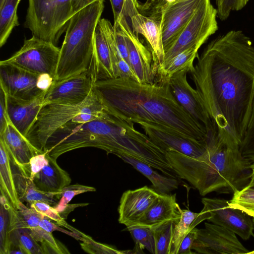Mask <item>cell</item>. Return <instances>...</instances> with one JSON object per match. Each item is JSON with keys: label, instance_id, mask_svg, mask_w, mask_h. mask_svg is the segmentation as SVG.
Returning <instances> with one entry per match:
<instances>
[{"label": "cell", "instance_id": "cell-1", "mask_svg": "<svg viewBox=\"0 0 254 254\" xmlns=\"http://www.w3.org/2000/svg\"><path fill=\"white\" fill-rule=\"evenodd\" d=\"M190 72L223 142L240 148L254 99V47L241 30L212 40Z\"/></svg>", "mask_w": 254, "mask_h": 254}, {"label": "cell", "instance_id": "cell-2", "mask_svg": "<svg viewBox=\"0 0 254 254\" xmlns=\"http://www.w3.org/2000/svg\"><path fill=\"white\" fill-rule=\"evenodd\" d=\"M93 89L110 115L134 125L157 126L194 142L207 144L209 133L178 102L168 80L142 83L126 78L96 81Z\"/></svg>", "mask_w": 254, "mask_h": 254}, {"label": "cell", "instance_id": "cell-3", "mask_svg": "<svg viewBox=\"0 0 254 254\" xmlns=\"http://www.w3.org/2000/svg\"><path fill=\"white\" fill-rule=\"evenodd\" d=\"M166 156L177 176L188 182L201 196L212 192L233 194L247 186L252 175V163L239 148L223 141L216 126L200 156L191 157L172 150L166 151Z\"/></svg>", "mask_w": 254, "mask_h": 254}, {"label": "cell", "instance_id": "cell-4", "mask_svg": "<svg viewBox=\"0 0 254 254\" xmlns=\"http://www.w3.org/2000/svg\"><path fill=\"white\" fill-rule=\"evenodd\" d=\"M104 0H96L70 19L54 80L89 71L93 55L94 34L104 10Z\"/></svg>", "mask_w": 254, "mask_h": 254}, {"label": "cell", "instance_id": "cell-5", "mask_svg": "<svg viewBox=\"0 0 254 254\" xmlns=\"http://www.w3.org/2000/svg\"><path fill=\"white\" fill-rule=\"evenodd\" d=\"M96 0H28L25 27L56 45L71 18Z\"/></svg>", "mask_w": 254, "mask_h": 254}, {"label": "cell", "instance_id": "cell-6", "mask_svg": "<svg viewBox=\"0 0 254 254\" xmlns=\"http://www.w3.org/2000/svg\"><path fill=\"white\" fill-rule=\"evenodd\" d=\"M105 108L93 88L87 98L76 104H50L43 106L26 138L39 151L44 152L46 142L58 129L73 122L86 112H103Z\"/></svg>", "mask_w": 254, "mask_h": 254}, {"label": "cell", "instance_id": "cell-7", "mask_svg": "<svg viewBox=\"0 0 254 254\" xmlns=\"http://www.w3.org/2000/svg\"><path fill=\"white\" fill-rule=\"evenodd\" d=\"M217 9L210 0H202L191 18L173 42L165 50L163 63L157 71L165 68L178 54L192 47H200L214 34L218 27Z\"/></svg>", "mask_w": 254, "mask_h": 254}, {"label": "cell", "instance_id": "cell-8", "mask_svg": "<svg viewBox=\"0 0 254 254\" xmlns=\"http://www.w3.org/2000/svg\"><path fill=\"white\" fill-rule=\"evenodd\" d=\"M60 54V48L53 43L34 36L25 39L23 46L9 59L0 64L16 66L29 72L47 74L54 80Z\"/></svg>", "mask_w": 254, "mask_h": 254}, {"label": "cell", "instance_id": "cell-9", "mask_svg": "<svg viewBox=\"0 0 254 254\" xmlns=\"http://www.w3.org/2000/svg\"><path fill=\"white\" fill-rule=\"evenodd\" d=\"M191 249L203 254H246L250 252L240 242L236 234L219 225L205 223L197 229V237Z\"/></svg>", "mask_w": 254, "mask_h": 254}, {"label": "cell", "instance_id": "cell-10", "mask_svg": "<svg viewBox=\"0 0 254 254\" xmlns=\"http://www.w3.org/2000/svg\"><path fill=\"white\" fill-rule=\"evenodd\" d=\"M114 23L119 26L125 38L129 63L138 82L153 83L157 77V66L152 52L140 41L124 15L120 17Z\"/></svg>", "mask_w": 254, "mask_h": 254}, {"label": "cell", "instance_id": "cell-11", "mask_svg": "<svg viewBox=\"0 0 254 254\" xmlns=\"http://www.w3.org/2000/svg\"><path fill=\"white\" fill-rule=\"evenodd\" d=\"M201 202L203 205L202 210L210 215L208 222L232 231L244 240L254 237L253 220L242 211L231 207L229 200L202 198Z\"/></svg>", "mask_w": 254, "mask_h": 254}, {"label": "cell", "instance_id": "cell-12", "mask_svg": "<svg viewBox=\"0 0 254 254\" xmlns=\"http://www.w3.org/2000/svg\"><path fill=\"white\" fill-rule=\"evenodd\" d=\"M187 71L174 74L169 79V84L175 98L193 119L202 125L208 133L215 127L197 91L188 81Z\"/></svg>", "mask_w": 254, "mask_h": 254}, {"label": "cell", "instance_id": "cell-13", "mask_svg": "<svg viewBox=\"0 0 254 254\" xmlns=\"http://www.w3.org/2000/svg\"><path fill=\"white\" fill-rule=\"evenodd\" d=\"M202 0H174L163 5L151 16L159 15L165 50L192 16Z\"/></svg>", "mask_w": 254, "mask_h": 254}, {"label": "cell", "instance_id": "cell-14", "mask_svg": "<svg viewBox=\"0 0 254 254\" xmlns=\"http://www.w3.org/2000/svg\"><path fill=\"white\" fill-rule=\"evenodd\" d=\"M89 71L61 80H54L45 95L43 106L50 104H76L84 101L94 83Z\"/></svg>", "mask_w": 254, "mask_h": 254}, {"label": "cell", "instance_id": "cell-15", "mask_svg": "<svg viewBox=\"0 0 254 254\" xmlns=\"http://www.w3.org/2000/svg\"><path fill=\"white\" fill-rule=\"evenodd\" d=\"M41 75L7 64H0V87L4 92L16 98L34 99L46 90L42 88Z\"/></svg>", "mask_w": 254, "mask_h": 254}, {"label": "cell", "instance_id": "cell-16", "mask_svg": "<svg viewBox=\"0 0 254 254\" xmlns=\"http://www.w3.org/2000/svg\"><path fill=\"white\" fill-rule=\"evenodd\" d=\"M159 195L146 186L125 191L118 207L119 222L127 227L136 224Z\"/></svg>", "mask_w": 254, "mask_h": 254}, {"label": "cell", "instance_id": "cell-17", "mask_svg": "<svg viewBox=\"0 0 254 254\" xmlns=\"http://www.w3.org/2000/svg\"><path fill=\"white\" fill-rule=\"evenodd\" d=\"M138 124L152 141L165 152L172 150L196 158L206 149L207 145L196 143L157 126L144 122Z\"/></svg>", "mask_w": 254, "mask_h": 254}, {"label": "cell", "instance_id": "cell-18", "mask_svg": "<svg viewBox=\"0 0 254 254\" xmlns=\"http://www.w3.org/2000/svg\"><path fill=\"white\" fill-rule=\"evenodd\" d=\"M47 90L38 97L30 100L16 98L4 93L9 120L16 128L26 137L43 106Z\"/></svg>", "mask_w": 254, "mask_h": 254}, {"label": "cell", "instance_id": "cell-19", "mask_svg": "<svg viewBox=\"0 0 254 254\" xmlns=\"http://www.w3.org/2000/svg\"><path fill=\"white\" fill-rule=\"evenodd\" d=\"M0 136L3 138L8 148L12 163L18 166L26 177L30 178L31 171L29 162L31 158L44 152L34 146L11 122Z\"/></svg>", "mask_w": 254, "mask_h": 254}, {"label": "cell", "instance_id": "cell-20", "mask_svg": "<svg viewBox=\"0 0 254 254\" xmlns=\"http://www.w3.org/2000/svg\"><path fill=\"white\" fill-rule=\"evenodd\" d=\"M180 208L176 193L160 194L135 225L153 229L168 221L177 223L181 218Z\"/></svg>", "mask_w": 254, "mask_h": 254}, {"label": "cell", "instance_id": "cell-21", "mask_svg": "<svg viewBox=\"0 0 254 254\" xmlns=\"http://www.w3.org/2000/svg\"><path fill=\"white\" fill-rule=\"evenodd\" d=\"M89 71L94 82L117 78L111 50L99 22L94 34L93 55Z\"/></svg>", "mask_w": 254, "mask_h": 254}, {"label": "cell", "instance_id": "cell-22", "mask_svg": "<svg viewBox=\"0 0 254 254\" xmlns=\"http://www.w3.org/2000/svg\"><path fill=\"white\" fill-rule=\"evenodd\" d=\"M129 19L133 31L137 35H143L149 44L154 63L158 67L163 63L165 57L160 21L139 12L131 16Z\"/></svg>", "mask_w": 254, "mask_h": 254}, {"label": "cell", "instance_id": "cell-23", "mask_svg": "<svg viewBox=\"0 0 254 254\" xmlns=\"http://www.w3.org/2000/svg\"><path fill=\"white\" fill-rule=\"evenodd\" d=\"M47 156L48 164L30 180L39 190L58 193L70 184L71 179L69 174L58 165L57 159L47 152Z\"/></svg>", "mask_w": 254, "mask_h": 254}, {"label": "cell", "instance_id": "cell-24", "mask_svg": "<svg viewBox=\"0 0 254 254\" xmlns=\"http://www.w3.org/2000/svg\"><path fill=\"white\" fill-rule=\"evenodd\" d=\"M9 211L10 249L17 246L20 247L25 254H44L41 246L33 238L30 229L23 223L17 210L11 205Z\"/></svg>", "mask_w": 254, "mask_h": 254}, {"label": "cell", "instance_id": "cell-25", "mask_svg": "<svg viewBox=\"0 0 254 254\" xmlns=\"http://www.w3.org/2000/svg\"><path fill=\"white\" fill-rule=\"evenodd\" d=\"M118 157L146 177L152 183V188L159 194H170L178 189L179 182L177 178L160 175L151 166L131 156L121 154Z\"/></svg>", "mask_w": 254, "mask_h": 254}, {"label": "cell", "instance_id": "cell-26", "mask_svg": "<svg viewBox=\"0 0 254 254\" xmlns=\"http://www.w3.org/2000/svg\"><path fill=\"white\" fill-rule=\"evenodd\" d=\"M0 190L16 210L20 201L14 182L8 148L0 136Z\"/></svg>", "mask_w": 254, "mask_h": 254}, {"label": "cell", "instance_id": "cell-27", "mask_svg": "<svg viewBox=\"0 0 254 254\" xmlns=\"http://www.w3.org/2000/svg\"><path fill=\"white\" fill-rule=\"evenodd\" d=\"M181 218L175 224L173 232L169 254H177L179 247L188 234L199 223L207 220L209 213L202 209L200 212L195 213L189 209H180Z\"/></svg>", "mask_w": 254, "mask_h": 254}, {"label": "cell", "instance_id": "cell-28", "mask_svg": "<svg viewBox=\"0 0 254 254\" xmlns=\"http://www.w3.org/2000/svg\"><path fill=\"white\" fill-rule=\"evenodd\" d=\"M20 0H0V47L6 42L13 29L19 25L17 8Z\"/></svg>", "mask_w": 254, "mask_h": 254}, {"label": "cell", "instance_id": "cell-29", "mask_svg": "<svg viewBox=\"0 0 254 254\" xmlns=\"http://www.w3.org/2000/svg\"><path fill=\"white\" fill-rule=\"evenodd\" d=\"M135 243V253H141L146 249L155 254V242L153 230L150 228L136 225L127 227Z\"/></svg>", "mask_w": 254, "mask_h": 254}, {"label": "cell", "instance_id": "cell-30", "mask_svg": "<svg viewBox=\"0 0 254 254\" xmlns=\"http://www.w3.org/2000/svg\"><path fill=\"white\" fill-rule=\"evenodd\" d=\"M30 230L33 238L37 242L41 243L44 254H70L67 249L53 237L52 233L45 230L40 226Z\"/></svg>", "mask_w": 254, "mask_h": 254}, {"label": "cell", "instance_id": "cell-31", "mask_svg": "<svg viewBox=\"0 0 254 254\" xmlns=\"http://www.w3.org/2000/svg\"><path fill=\"white\" fill-rule=\"evenodd\" d=\"M0 254H8L10 249L9 208L11 204L2 194H0Z\"/></svg>", "mask_w": 254, "mask_h": 254}, {"label": "cell", "instance_id": "cell-32", "mask_svg": "<svg viewBox=\"0 0 254 254\" xmlns=\"http://www.w3.org/2000/svg\"><path fill=\"white\" fill-rule=\"evenodd\" d=\"M229 205L239 209L251 217H254V188L247 186L233 193L229 200Z\"/></svg>", "mask_w": 254, "mask_h": 254}, {"label": "cell", "instance_id": "cell-33", "mask_svg": "<svg viewBox=\"0 0 254 254\" xmlns=\"http://www.w3.org/2000/svg\"><path fill=\"white\" fill-rule=\"evenodd\" d=\"M177 222L171 221L153 229L155 254H169L174 226Z\"/></svg>", "mask_w": 254, "mask_h": 254}, {"label": "cell", "instance_id": "cell-34", "mask_svg": "<svg viewBox=\"0 0 254 254\" xmlns=\"http://www.w3.org/2000/svg\"><path fill=\"white\" fill-rule=\"evenodd\" d=\"M57 193L48 192L39 190L30 178H28L26 188L21 195L19 197L21 201H24L30 205L35 202H43L53 206L59 200L56 195Z\"/></svg>", "mask_w": 254, "mask_h": 254}, {"label": "cell", "instance_id": "cell-35", "mask_svg": "<svg viewBox=\"0 0 254 254\" xmlns=\"http://www.w3.org/2000/svg\"><path fill=\"white\" fill-rule=\"evenodd\" d=\"M95 191L96 189L92 187L79 184L69 185L58 192L56 196L60 200L54 207L59 213L61 212L75 195L84 192Z\"/></svg>", "mask_w": 254, "mask_h": 254}, {"label": "cell", "instance_id": "cell-36", "mask_svg": "<svg viewBox=\"0 0 254 254\" xmlns=\"http://www.w3.org/2000/svg\"><path fill=\"white\" fill-rule=\"evenodd\" d=\"M242 155L251 163L254 162V99L244 137L240 146Z\"/></svg>", "mask_w": 254, "mask_h": 254}, {"label": "cell", "instance_id": "cell-37", "mask_svg": "<svg viewBox=\"0 0 254 254\" xmlns=\"http://www.w3.org/2000/svg\"><path fill=\"white\" fill-rule=\"evenodd\" d=\"M81 248L85 252L92 254H130L129 251L119 250L114 247L94 241L87 236L85 240L80 243Z\"/></svg>", "mask_w": 254, "mask_h": 254}, {"label": "cell", "instance_id": "cell-38", "mask_svg": "<svg viewBox=\"0 0 254 254\" xmlns=\"http://www.w3.org/2000/svg\"><path fill=\"white\" fill-rule=\"evenodd\" d=\"M37 211L42 213L51 220L56 222L59 225L64 226L72 232L82 233L78 230L69 225L60 214L59 212L51 205L43 202H35L30 205Z\"/></svg>", "mask_w": 254, "mask_h": 254}, {"label": "cell", "instance_id": "cell-39", "mask_svg": "<svg viewBox=\"0 0 254 254\" xmlns=\"http://www.w3.org/2000/svg\"><path fill=\"white\" fill-rule=\"evenodd\" d=\"M17 210L23 223L30 229L39 226L40 221L45 217L33 208L27 207L20 200Z\"/></svg>", "mask_w": 254, "mask_h": 254}, {"label": "cell", "instance_id": "cell-40", "mask_svg": "<svg viewBox=\"0 0 254 254\" xmlns=\"http://www.w3.org/2000/svg\"><path fill=\"white\" fill-rule=\"evenodd\" d=\"M249 0H216L217 17L222 20H226L233 10L242 9Z\"/></svg>", "mask_w": 254, "mask_h": 254}, {"label": "cell", "instance_id": "cell-41", "mask_svg": "<svg viewBox=\"0 0 254 254\" xmlns=\"http://www.w3.org/2000/svg\"><path fill=\"white\" fill-rule=\"evenodd\" d=\"M50 219L45 216L41 219L39 223V226L45 230L52 233L54 231H58L68 235L77 240H80L83 241L86 237L87 236L83 233H77L72 231H69L64 229L63 228L60 227L58 224L57 225L50 221Z\"/></svg>", "mask_w": 254, "mask_h": 254}, {"label": "cell", "instance_id": "cell-42", "mask_svg": "<svg viewBox=\"0 0 254 254\" xmlns=\"http://www.w3.org/2000/svg\"><path fill=\"white\" fill-rule=\"evenodd\" d=\"M115 67L117 78H130L138 81L130 64L123 58H120L115 61Z\"/></svg>", "mask_w": 254, "mask_h": 254}, {"label": "cell", "instance_id": "cell-43", "mask_svg": "<svg viewBox=\"0 0 254 254\" xmlns=\"http://www.w3.org/2000/svg\"><path fill=\"white\" fill-rule=\"evenodd\" d=\"M114 27L116 46L120 55L129 63L128 50L125 38L117 24L114 23Z\"/></svg>", "mask_w": 254, "mask_h": 254}, {"label": "cell", "instance_id": "cell-44", "mask_svg": "<svg viewBox=\"0 0 254 254\" xmlns=\"http://www.w3.org/2000/svg\"><path fill=\"white\" fill-rule=\"evenodd\" d=\"M29 164L31 171L30 179H31L48 164L47 152H45L33 156L30 160Z\"/></svg>", "mask_w": 254, "mask_h": 254}, {"label": "cell", "instance_id": "cell-45", "mask_svg": "<svg viewBox=\"0 0 254 254\" xmlns=\"http://www.w3.org/2000/svg\"><path fill=\"white\" fill-rule=\"evenodd\" d=\"M197 228L196 227L192 229L182 241L177 254H192L194 253L191 252L192 245L197 237Z\"/></svg>", "mask_w": 254, "mask_h": 254}, {"label": "cell", "instance_id": "cell-46", "mask_svg": "<svg viewBox=\"0 0 254 254\" xmlns=\"http://www.w3.org/2000/svg\"><path fill=\"white\" fill-rule=\"evenodd\" d=\"M10 122L6 106L5 95L2 89H0V134L2 133Z\"/></svg>", "mask_w": 254, "mask_h": 254}, {"label": "cell", "instance_id": "cell-47", "mask_svg": "<svg viewBox=\"0 0 254 254\" xmlns=\"http://www.w3.org/2000/svg\"><path fill=\"white\" fill-rule=\"evenodd\" d=\"M137 1L138 2V0ZM166 2V0H146L143 3L139 6L138 10H141L142 11H151L153 15L157 12Z\"/></svg>", "mask_w": 254, "mask_h": 254}, {"label": "cell", "instance_id": "cell-48", "mask_svg": "<svg viewBox=\"0 0 254 254\" xmlns=\"http://www.w3.org/2000/svg\"><path fill=\"white\" fill-rule=\"evenodd\" d=\"M114 17V21L124 15L125 0H110Z\"/></svg>", "mask_w": 254, "mask_h": 254}, {"label": "cell", "instance_id": "cell-49", "mask_svg": "<svg viewBox=\"0 0 254 254\" xmlns=\"http://www.w3.org/2000/svg\"><path fill=\"white\" fill-rule=\"evenodd\" d=\"M89 205V203H76V204H68L65 209L60 212V215L65 220L67 218L68 214L72 211L75 208L79 207H84Z\"/></svg>", "mask_w": 254, "mask_h": 254}, {"label": "cell", "instance_id": "cell-50", "mask_svg": "<svg viewBox=\"0 0 254 254\" xmlns=\"http://www.w3.org/2000/svg\"><path fill=\"white\" fill-rule=\"evenodd\" d=\"M139 7V3L137 0H125V10H130Z\"/></svg>", "mask_w": 254, "mask_h": 254}, {"label": "cell", "instance_id": "cell-51", "mask_svg": "<svg viewBox=\"0 0 254 254\" xmlns=\"http://www.w3.org/2000/svg\"><path fill=\"white\" fill-rule=\"evenodd\" d=\"M248 186L254 188V173H252L251 181Z\"/></svg>", "mask_w": 254, "mask_h": 254}, {"label": "cell", "instance_id": "cell-52", "mask_svg": "<svg viewBox=\"0 0 254 254\" xmlns=\"http://www.w3.org/2000/svg\"><path fill=\"white\" fill-rule=\"evenodd\" d=\"M251 167L252 169L253 173H254V162L251 164Z\"/></svg>", "mask_w": 254, "mask_h": 254}, {"label": "cell", "instance_id": "cell-53", "mask_svg": "<svg viewBox=\"0 0 254 254\" xmlns=\"http://www.w3.org/2000/svg\"><path fill=\"white\" fill-rule=\"evenodd\" d=\"M248 254H254V250H253L251 252H249Z\"/></svg>", "mask_w": 254, "mask_h": 254}, {"label": "cell", "instance_id": "cell-54", "mask_svg": "<svg viewBox=\"0 0 254 254\" xmlns=\"http://www.w3.org/2000/svg\"><path fill=\"white\" fill-rule=\"evenodd\" d=\"M253 223H254V217H253Z\"/></svg>", "mask_w": 254, "mask_h": 254}]
</instances>
